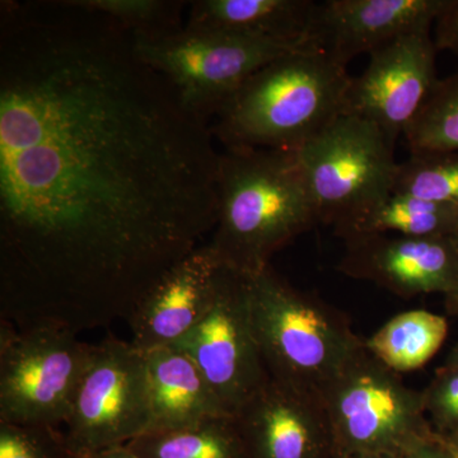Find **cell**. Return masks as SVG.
<instances>
[{
  "label": "cell",
  "mask_w": 458,
  "mask_h": 458,
  "mask_svg": "<svg viewBox=\"0 0 458 458\" xmlns=\"http://www.w3.org/2000/svg\"><path fill=\"white\" fill-rule=\"evenodd\" d=\"M445 306L451 316L458 318V280L454 291L445 297Z\"/></svg>",
  "instance_id": "obj_29"
},
{
  "label": "cell",
  "mask_w": 458,
  "mask_h": 458,
  "mask_svg": "<svg viewBox=\"0 0 458 458\" xmlns=\"http://www.w3.org/2000/svg\"><path fill=\"white\" fill-rule=\"evenodd\" d=\"M403 140L410 155L458 152V73L439 78Z\"/></svg>",
  "instance_id": "obj_21"
},
{
  "label": "cell",
  "mask_w": 458,
  "mask_h": 458,
  "mask_svg": "<svg viewBox=\"0 0 458 458\" xmlns=\"http://www.w3.org/2000/svg\"><path fill=\"white\" fill-rule=\"evenodd\" d=\"M0 458H80L64 432L47 426H21L0 421Z\"/></svg>",
  "instance_id": "obj_24"
},
{
  "label": "cell",
  "mask_w": 458,
  "mask_h": 458,
  "mask_svg": "<svg viewBox=\"0 0 458 458\" xmlns=\"http://www.w3.org/2000/svg\"><path fill=\"white\" fill-rule=\"evenodd\" d=\"M337 270L397 297L450 294L458 280V236L370 234L345 241Z\"/></svg>",
  "instance_id": "obj_12"
},
{
  "label": "cell",
  "mask_w": 458,
  "mask_h": 458,
  "mask_svg": "<svg viewBox=\"0 0 458 458\" xmlns=\"http://www.w3.org/2000/svg\"><path fill=\"white\" fill-rule=\"evenodd\" d=\"M447 442L450 443L452 447L458 452V432L451 434V436L445 437Z\"/></svg>",
  "instance_id": "obj_32"
},
{
  "label": "cell",
  "mask_w": 458,
  "mask_h": 458,
  "mask_svg": "<svg viewBox=\"0 0 458 458\" xmlns=\"http://www.w3.org/2000/svg\"><path fill=\"white\" fill-rule=\"evenodd\" d=\"M352 77L319 47L267 63L213 116L225 149L297 150L343 114Z\"/></svg>",
  "instance_id": "obj_3"
},
{
  "label": "cell",
  "mask_w": 458,
  "mask_h": 458,
  "mask_svg": "<svg viewBox=\"0 0 458 458\" xmlns=\"http://www.w3.org/2000/svg\"><path fill=\"white\" fill-rule=\"evenodd\" d=\"M448 0H327L316 41L342 65L415 30L432 27Z\"/></svg>",
  "instance_id": "obj_15"
},
{
  "label": "cell",
  "mask_w": 458,
  "mask_h": 458,
  "mask_svg": "<svg viewBox=\"0 0 458 458\" xmlns=\"http://www.w3.org/2000/svg\"><path fill=\"white\" fill-rule=\"evenodd\" d=\"M140 458H247L234 417L179 429L152 430L125 445Z\"/></svg>",
  "instance_id": "obj_20"
},
{
  "label": "cell",
  "mask_w": 458,
  "mask_h": 458,
  "mask_svg": "<svg viewBox=\"0 0 458 458\" xmlns=\"http://www.w3.org/2000/svg\"><path fill=\"white\" fill-rule=\"evenodd\" d=\"M223 267L207 242L157 280L126 318L132 345L143 352L176 345L194 330L212 309Z\"/></svg>",
  "instance_id": "obj_14"
},
{
  "label": "cell",
  "mask_w": 458,
  "mask_h": 458,
  "mask_svg": "<svg viewBox=\"0 0 458 458\" xmlns=\"http://www.w3.org/2000/svg\"><path fill=\"white\" fill-rule=\"evenodd\" d=\"M319 223L294 150L225 149L218 216L209 246L225 267L251 276Z\"/></svg>",
  "instance_id": "obj_2"
},
{
  "label": "cell",
  "mask_w": 458,
  "mask_h": 458,
  "mask_svg": "<svg viewBox=\"0 0 458 458\" xmlns=\"http://www.w3.org/2000/svg\"><path fill=\"white\" fill-rule=\"evenodd\" d=\"M355 458H406V457L394 456V454H364V456H358Z\"/></svg>",
  "instance_id": "obj_31"
},
{
  "label": "cell",
  "mask_w": 458,
  "mask_h": 458,
  "mask_svg": "<svg viewBox=\"0 0 458 458\" xmlns=\"http://www.w3.org/2000/svg\"><path fill=\"white\" fill-rule=\"evenodd\" d=\"M294 153L319 223L336 225L393 192L394 146L360 117L339 114Z\"/></svg>",
  "instance_id": "obj_8"
},
{
  "label": "cell",
  "mask_w": 458,
  "mask_h": 458,
  "mask_svg": "<svg viewBox=\"0 0 458 458\" xmlns=\"http://www.w3.org/2000/svg\"><path fill=\"white\" fill-rule=\"evenodd\" d=\"M319 394L340 456L406 457L439 436L428 420L421 391L406 386L366 345Z\"/></svg>",
  "instance_id": "obj_5"
},
{
  "label": "cell",
  "mask_w": 458,
  "mask_h": 458,
  "mask_svg": "<svg viewBox=\"0 0 458 458\" xmlns=\"http://www.w3.org/2000/svg\"><path fill=\"white\" fill-rule=\"evenodd\" d=\"M432 27L415 30L369 54L352 77L343 114L375 123L394 146L405 135L438 83Z\"/></svg>",
  "instance_id": "obj_11"
},
{
  "label": "cell",
  "mask_w": 458,
  "mask_h": 458,
  "mask_svg": "<svg viewBox=\"0 0 458 458\" xmlns=\"http://www.w3.org/2000/svg\"><path fill=\"white\" fill-rule=\"evenodd\" d=\"M445 366L454 367V369H458V344L452 349L450 355H448L447 360H445Z\"/></svg>",
  "instance_id": "obj_30"
},
{
  "label": "cell",
  "mask_w": 458,
  "mask_h": 458,
  "mask_svg": "<svg viewBox=\"0 0 458 458\" xmlns=\"http://www.w3.org/2000/svg\"><path fill=\"white\" fill-rule=\"evenodd\" d=\"M406 458H458V452L445 437L438 436L432 441L419 445L417 450L410 452Z\"/></svg>",
  "instance_id": "obj_27"
},
{
  "label": "cell",
  "mask_w": 458,
  "mask_h": 458,
  "mask_svg": "<svg viewBox=\"0 0 458 458\" xmlns=\"http://www.w3.org/2000/svg\"><path fill=\"white\" fill-rule=\"evenodd\" d=\"M421 396L428 420L437 434L448 437L458 432V369L443 364Z\"/></svg>",
  "instance_id": "obj_25"
},
{
  "label": "cell",
  "mask_w": 458,
  "mask_h": 458,
  "mask_svg": "<svg viewBox=\"0 0 458 458\" xmlns=\"http://www.w3.org/2000/svg\"><path fill=\"white\" fill-rule=\"evenodd\" d=\"M152 430L179 429L208 419L232 417L195 361L177 346L146 352Z\"/></svg>",
  "instance_id": "obj_17"
},
{
  "label": "cell",
  "mask_w": 458,
  "mask_h": 458,
  "mask_svg": "<svg viewBox=\"0 0 458 458\" xmlns=\"http://www.w3.org/2000/svg\"><path fill=\"white\" fill-rule=\"evenodd\" d=\"M393 192L458 209V152L411 153L397 167Z\"/></svg>",
  "instance_id": "obj_22"
},
{
  "label": "cell",
  "mask_w": 458,
  "mask_h": 458,
  "mask_svg": "<svg viewBox=\"0 0 458 458\" xmlns=\"http://www.w3.org/2000/svg\"><path fill=\"white\" fill-rule=\"evenodd\" d=\"M344 242L370 234L408 237L458 236V209L390 192L333 225Z\"/></svg>",
  "instance_id": "obj_18"
},
{
  "label": "cell",
  "mask_w": 458,
  "mask_h": 458,
  "mask_svg": "<svg viewBox=\"0 0 458 458\" xmlns=\"http://www.w3.org/2000/svg\"><path fill=\"white\" fill-rule=\"evenodd\" d=\"M434 25L437 49L450 51L458 56V0H448Z\"/></svg>",
  "instance_id": "obj_26"
},
{
  "label": "cell",
  "mask_w": 458,
  "mask_h": 458,
  "mask_svg": "<svg viewBox=\"0 0 458 458\" xmlns=\"http://www.w3.org/2000/svg\"><path fill=\"white\" fill-rule=\"evenodd\" d=\"M214 141L111 18L0 3V321L128 318L216 228Z\"/></svg>",
  "instance_id": "obj_1"
},
{
  "label": "cell",
  "mask_w": 458,
  "mask_h": 458,
  "mask_svg": "<svg viewBox=\"0 0 458 458\" xmlns=\"http://www.w3.org/2000/svg\"><path fill=\"white\" fill-rule=\"evenodd\" d=\"M89 458H140L135 456L131 450L126 447L113 448V450H107L99 452V454H92Z\"/></svg>",
  "instance_id": "obj_28"
},
{
  "label": "cell",
  "mask_w": 458,
  "mask_h": 458,
  "mask_svg": "<svg viewBox=\"0 0 458 458\" xmlns=\"http://www.w3.org/2000/svg\"><path fill=\"white\" fill-rule=\"evenodd\" d=\"M247 282L252 327L271 378L321 393L364 340L342 311L294 288L271 267Z\"/></svg>",
  "instance_id": "obj_4"
},
{
  "label": "cell",
  "mask_w": 458,
  "mask_h": 458,
  "mask_svg": "<svg viewBox=\"0 0 458 458\" xmlns=\"http://www.w3.org/2000/svg\"><path fill=\"white\" fill-rule=\"evenodd\" d=\"M448 336L445 316L427 310L400 313L364 340L367 351L396 373L426 366Z\"/></svg>",
  "instance_id": "obj_19"
},
{
  "label": "cell",
  "mask_w": 458,
  "mask_h": 458,
  "mask_svg": "<svg viewBox=\"0 0 458 458\" xmlns=\"http://www.w3.org/2000/svg\"><path fill=\"white\" fill-rule=\"evenodd\" d=\"M247 458H321L335 452L321 394L267 379L236 415Z\"/></svg>",
  "instance_id": "obj_13"
},
{
  "label": "cell",
  "mask_w": 458,
  "mask_h": 458,
  "mask_svg": "<svg viewBox=\"0 0 458 458\" xmlns=\"http://www.w3.org/2000/svg\"><path fill=\"white\" fill-rule=\"evenodd\" d=\"M319 3L313 0H195L186 29L242 36L297 47H318Z\"/></svg>",
  "instance_id": "obj_16"
},
{
  "label": "cell",
  "mask_w": 458,
  "mask_h": 458,
  "mask_svg": "<svg viewBox=\"0 0 458 458\" xmlns=\"http://www.w3.org/2000/svg\"><path fill=\"white\" fill-rule=\"evenodd\" d=\"M119 23L132 35H159L182 29L181 16L188 3L177 0H75Z\"/></svg>",
  "instance_id": "obj_23"
},
{
  "label": "cell",
  "mask_w": 458,
  "mask_h": 458,
  "mask_svg": "<svg viewBox=\"0 0 458 458\" xmlns=\"http://www.w3.org/2000/svg\"><path fill=\"white\" fill-rule=\"evenodd\" d=\"M174 346L195 361L234 417L270 377L252 327L247 276L223 267L212 309Z\"/></svg>",
  "instance_id": "obj_10"
},
{
  "label": "cell",
  "mask_w": 458,
  "mask_h": 458,
  "mask_svg": "<svg viewBox=\"0 0 458 458\" xmlns=\"http://www.w3.org/2000/svg\"><path fill=\"white\" fill-rule=\"evenodd\" d=\"M150 423L146 352L114 337L92 345L63 430L69 448L89 458L125 447Z\"/></svg>",
  "instance_id": "obj_9"
},
{
  "label": "cell",
  "mask_w": 458,
  "mask_h": 458,
  "mask_svg": "<svg viewBox=\"0 0 458 458\" xmlns=\"http://www.w3.org/2000/svg\"><path fill=\"white\" fill-rule=\"evenodd\" d=\"M132 41L138 56L164 75L183 104L208 122L262 66L307 49L185 26L159 35H132Z\"/></svg>",
  "instance_id": "obj_7"
},
{
  "label": "cell",
  "mask_w": 458,
  "mask_h": 458,
  "mask_svg": "<svg viewBox=\"0 0 458 458\" xmlns=\"http://www.w3.org/2000/svg\"><path fill=\"white\" fill-rule=\"evenodd\" d=\"M90 349L60 325L0 321V421L64 426Z\"/></svg>",
  "instance_id": "obj_6"
}]
</instances>
